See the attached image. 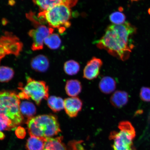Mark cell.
Instances as JSON below:
<instances>
[{"label":"cell","mask_w":150,"mask_h":150,"mask_svg":"<svg viewBox=\"0 0 150 150\" xmlns=\"http://www.w3.org/2000/svg\"><path fill=\"white\" fill-rule=\"evenodd\" d=\"M78 0H33L42 11H45L56 6L64 5L69 7L76 5Z\"/></svg>","instance_id":"cell-11"},{"label":"cell","mask_w":150,"mask_h":150,"mask_svg":"<svg viewBox=\"0 0 150 150\" xmlns=\"http://www.w3.org/2000/svg\"><path fill=\"white\" fill-rule=\"evenodd\" d=\"M20 110L22 115L28 119L33 117L36 112V108L35 105L28 101L21 103Z\"/></svg>","instance_id":"cell-19"},{"label":"cell","mask_w":150,"mask_h":150,"mask_svg":"<svg viewBox=\"0 0 150 150\" xmlns=\"http://www.w3.org/2000/svg\"><path fill=\"white\" fill-rule=\"evenodd\" d=\"M140 97L144 102H150V88L142 87L140 90Z\"/></svg>","instance_id":"cell-24"},{"label":"cell","mask_w":150,"mask_h":150,"mask_svg":"<svg viewBox=\"0 0 150 150\" xmlns=\"http://www.w3.org/2000/svg\"><path fill=\"white\" fill-rule=\"evenodd\" d=\"M45 44L52 50H56L60 46L61 40L59 35L56 33H52L45 39Z\"/></svg>","instance_id":"cell-20"},{"label":"cell","mask_w":150,"mask_h":150,"mask_svg":"<svg viewBox=\"0 0 150 150\" xmlns=\"http://www.w3.org/2000/svg\"><path fill=\"white\" fill-rule=\"evenodd\" d=\"M148 13H149V14L150 15V8L148 10Z\"/></svg>","instance_id":"cell-27"},{"label":"cell","mask_w":150,"mask_h":150,"mask_svg":"<svg viewBox=\"0 0 150 150\" xmlns=\"http://www.w3.org/2000/svg\"><path fill=\"white\" fill-rule=\"evenodd\" d=\"M14 72L12 68L5 66L0 67V82H8L13 77Z\"/></svg>","instance_id":"cell-22"},{"label":"cell","mask_w":150,"mask_h":150,"mask_svg":"<svg viewBox=\"0 0 150 150\" xmlns=\"http://www.w3.org/2000/svg\"><path fill=\"white\" fill-rule=\"evenodd\" d=\"M26 124L30 136L47 138L57 135L61 132L57 118L52 114L28 118Z\"/></svg>","instance_id":"cell-2"},{"label":"cell","mask_w":150,"mask_h":150,"mask_svg":"<svg viewBox=\"0 0 150 150\" xmlns=\"http://www.w3.org/2000/svg\"><path fill=\"white\" fill-rule=\"evenodd\" d=\"M46 138L30 136L27 140L26 148L28 150H44Z\"/></svg>","instance_id":"cell-17"},{"label":"cell","mask_w":150,"mask_h":150,"mask_svg":"<svg viewBox=\"0 0 150 150\" xmlns=\"http://www.w3.org/2000/svg\"><path fill=\"white\" fill-rule=\"evenodd\" d=\"M100 91L106 94L113 92L116 89V82L113 78L106 76L103 78L99 84Z\"/></svg>","instance_id":"cell-15"},{"label":"cell","mask_w":150,"mask_h":150,"mask_svg":"<svg viewBox=\"0 0 150 150\" xmlns=\"http://www.w3.org/2000/svg\"><path fill=\"white\" fill-rule=\"evenodd\" d=\"M63 139L61 136L46 138L44 150H67Z\"/></svg>","instance_id":"cell-14"},{"label":"cell","mask_w":150,"mask_h":150,"mask_svg":"<svg viewBox=\"0 0 150 150\" xmlns=\"http://www.w3.org/2000/svg\"><path fill=\"white\" fill-rule=\"evenodd\" d=\"M5 135L3 132H0V140L4 139L5 138Z\"/></svg>","instance_id":"cell-26"},{"label":"cell","mask_w":150,"mask_h":150,"mask_svg":"<svg viewBox=\"0 0 150 150\" xmlns=\"http://www.w3.org/2000/svg\"><path fill=\"white\" fill-rule=\"evenodd\" d=\"M119 132L112 131L110 139L114 140V150H137L133 144L136 132L132 124L128 121H122L118 125Z\"/></svg>","instance_id":"cell-5"},{"label":"cell","mask_w":150,"mask_h":150,"mask_svg":"<svg viewBox=\"0 0 150 150\" xmlns=\"http://www.w3.org/2000/svg\"><path fill=\"white\" fill-rule=\"evenodd\" d=\"M125 16L122 13L115 12L110 15V21L115 25H120L125 22Z\"/></svg>","instance_id":"cell-23"},{"label":"cell","mask_w":150,"mask_h":150,"mask_svg":"<svg viewBox=\"0 0 150 150\" xmlns=\"http://www.w3.org/2000/svg\"><path fill=\"white\" fill-rule=\"evenodd\" d=\"M103 65L100 59L93 57L88 62L84 69L83 77L88 80H92L97 77Z\"/></svg>","instance_id":"cell-9"},{"label":"cell","mask_w":150,"mask_h":150,"mask_svg":"<svg viewBox=\"0 0 150 150\" xmlns=\"http://www.w3.org/2000/svg\"><path fill=\"white\" fill-rule=\"evenodd\" d=\"M49 61L47 57L42 55L35 56L31 62V68L39 72H46L49 67Z\"/></svg>","instance_id":"cell-12"},{"label":"cell","mask_w":150,"mask_h":150,"mask_svg":"<svg viewBox=\"0 0 150 150\" xmlns=\"http://www.w3.org/2000/svg\"><path fill=\"white\" fill-rule=\"evenodd\" d=\"M82 87L81 83L77 80L67 81L66 84L65 90L67 95L71 97H76L81 92Z\"/></svg>","instance_id":"cell-16"},{"label":"cell","mask_w":150,"mask_h":150,"mask_svg":"<svg viewBox=\"0 0 150 150\" xmlns=\"http://www.w3.org/2000/svg\"><path fill=\"white\" fill-rule=\"evenodd\" d=\"M16 134L17 137L20 139H23L26 136L25 129L21 126H18L16 129Z\"/></svg>","instance_id":"cell-25"},{"label":"cell","mask_w":150,"mask_h":150,"mask_svg":"<svg viewBox=\"0 0 150 150\" xmlns=\"http://www.w3.org/2000/svg\"><path fill=\"white\" fill-rule=\"evenodd\" d=\"M20 99L14 91L0 92V114L8 118L16 128L24 120L20 110Z\"/></svg>","instance_id":"cell-3"},{"label":"cell","mask_w":150,"mask_h":150,"mask_svg":"<svg viewBox=\"0 0 150 150\" xmlns=\"http://www.w3.org/2000/svg\"><path fill=\"white\" fill-rule=\"evenodd\" d=\"M131 1H138L139 0H130Z\"/></svg>","instance_id":"cell-28"},{"label":"cell","mask_w":150,"mask_h":150,"mask_svg":"<svg viewBox=\"0 0 150 150\" xmlns=\"http://www.w3.org/2000/svg\"><path fill=\"white\" fill-rule=\"evenodd\" d=\"M22 47L23 45L17 37L12 33L6 32L0 38V59H2L9 54L18 56Z\"/></svg>","instance_id":"cell-7"},{"label":"cell","mask_w":150,"mask_h":150,"mask_svg":"<svg viewBox=\"0 0 150 150\" xmlns=\"http://www.w3.org/2000/svg\"><path fill=\"white\" fill-rule=\"evenodd\" d=\"M19 88L21 91L18 94L20 99L28 100L31 98L38 105L43 99L47 100L49 98V88L44 81L28 77L25 86H20Z\"/></svg>","instance_id":"cell-6"},{"label":"cell","mask_w":150,"mask_h":150,"mask_svg":"<svg viewBox=\"0 0 150 150\" xmlns=\"http://www.w3.org/2000/svg\"><path fill=\"white\" fill-rule=\"evenodd\" d=\"M64 109L66 113L71 118L76 117L81 110L83 103L77 97H71L64 100Z\"/></svg>","instance_id":"cell-10"},{"label":"cell","mask_w":150,"mask_h":150,"mask_svg":"<svg viewBox=\"0 0 150 150\" xmlns=\"http://www.w3.org/2000/svg\"><path fill=\"white\" fill-rule=\"evenodd\" d=\"M71 14L70 7L60 5L45 11H41L38 17L41 19L45 21L51 28H56L60 33H63L71 25L70 20Z\"/></svg>","instance_id":"cell-4"},{"label":"cell","mask_w":150,"mask_h":150,"mask_svg":"<svg viewBox=\"0 0 150 150\" xmlns=\"http://www.w3.org/2000/svg\"><path fill=\"white\" fill-rule=\"evenodd\" d=\"M64 69L66 74L70 76L77 74L80 70V65L78 62L70 60L65 63Z\"/></svg>","instance_id":"cell-21"},{"label":"cell","mask_w":150,"mask_h":150,"mask_svg":"<svg viewBox=\"0 0 150 150\" xmlns=\"http://www.w3.org/2000/svg\"><path fill=\"white\" fill-rule=\"evenodd\" d=\"M54 31L52 28H48L44 25L38 26L36 29L31 30L29 31V35L33 40L32 49L34 51L42 49L45 39Z\"/></svg>","instance_id":"cell-8"},{"label":"cell","mask_w":150,"mask_h":150,"mask_svg":"<svg viewBox=\"0 0 150 150\" xmlns=\"http://www.w3.org/2000/svg\"><path fill=\"white\" fill-rule=\"evenodd\" d=\"M48 105L54 112L61 111L64 108V102L60 97L51 96L47 99Z\"/></svg>","instance_id":"cell-18"},{"label":"cell","mask_w":150,"mask_h":150,"mask_svg":"<svg viewBox=\"0 0 150 150\" xmlns=\"http://www.w3.org/2000/svg\"><path fill=\"white\" fill-rule=\"evenodd\" d=\"M0 62H1V61H0Z\"/></svg>","instance_id":"cell-29"},{"label":"cell","mask_w":150,"mask_h":150,"mask_svg":"<svg viewBox=\"0 0 150 150\" xmlns=\"http://www.w3.org/2000/svg\"><path fill=\"white\" fill-rule=\"evenodd\" d=\"M128 99V94L126 92L117 91L112 94L110 101L111 104L114 107L121 108L127 104Z\"/></svg>","instance_id":"cell-13"},{"label":"cell","mask_w":150,"mask_h":150,"mask_svg":"<svg viewBox=\"0 0 150 150\" xmlns=\"http://www.w3.org/2000/svg\"><path fill=\"white\" fill-rule=\"evenodd\" d=\"M137 29L128 22L120 25L112 24L95 43L98 48L106 50L112 56L123 61L128 59L134 46L132 36Z\"/></svg>","instance_id":"cell-1"}]
</instances>
